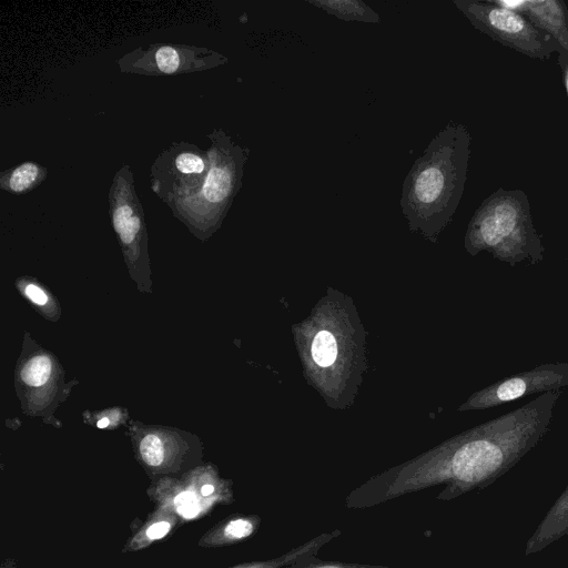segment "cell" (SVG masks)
Wrapping results in <instances>:
<instances>
[{
	"label": "cell",
	"mask_w": 568,
	"mask_h": 568,
	"mask_svg": "<svg viewBox=\"0 0 568 568\" xmlns=\"http://www.w3.org/2000/svg\"><path fill=\"white\" fill-rule=\"evenodd\" d=\"M560 395V390L542 393L471 429L426 464L406 466L366 481L346 496L345 506L369 508L438 484H446L438 500H452L489 486L541 440Z\"/></svg>",
	"instance_id": "obj_1"
},
{
	"label": "cell",
	"mask_w": 568,
	"mask_h": 568,
	"mask_svg": "<svg viewBox=\"0 0 568 568\" xmlns=\"http://www.w3.org/2000/svg\"><path fill=\"white\" fill-rule=\"evenodd\" d=\"M471 135L449 122L414 162L403 182L400 207L412 229L437 233L447 225L463 197Z\"/></svg>",
	"instance_id": "obj_2"
},
{
	"label": "cell",
	"mask_w": 568,
	"mask_h": 568,
	"mask_svg": "<svg viewBox=\"0 0 568 568\" xmlns=\"http://www.w3.org/2000/svg\"><path fill=\"white\" fill-rule=\"evenodd\" d=\"M465 245L473 255L486 251L511 266L541 262L545 247L527 194L499 187L487 196L469 221Z\"/></svg>",
	"instance_id": "obj_3"
},
{
	"label": "cell",
	"mask_w": 568,
	"mask_h": 568,
	"mask_svg": "<svg viewBox=\"0 0 568 568\" xmlns=\"http://www.w3.org/2000/svg\"><path fill=\"white\" fill-rule=\"evenodd\" d=\"M206 139L210 141L206 149L210 166L202 186L195 193L166 204L173 215L202 240L221 226L242 187L250 154V149L235 143L223 129H214Z\"/></svg>",
	"instance_id": "obj_4"
},
{
	"label": "cell",
	"mask_w": 568,
	"mask_h": 568,
	"mask_svg": "<svg viewBox=\"0 0 568 568\" xmlns=\"http://www.w3.org/2000/svg\"><path fill=\"white\" fill-rule=\"evenodd\" d=\"M470 24L500 44L531 59L546 61L560 48L521 13L496 1L454 0Z\"/></svg>",
	"instance_id": "obj_5"
},
{
	"label": "cell",
	"mask_w": 568,
	"mask_h": 568,
	"mask_svg": "<svg viewBox=\"0 0 568 568\" xmlns=\"http://www.w3.org/2000/svg\"><path fill=\"white\" fill-rule=\"evenodd\" d=\"M209 166L206 150L186 141L172 142L151 165V190L165 204L189 196L202 186Z\"/></svg>",
	"instance_id": "obj_6"
},
{
	"label": "cell",
	"mask_w": 568,
	"mask_h": 568,
	"mask_svg": "<svg viewBox=\"0 0 568 568\" xmlns=\"http://www.w3.org/2000/svg\"><path fill=\"white\" fill-rule=\"evenodd\" d=\"M227 63V58L205 47L153 43L139 47L116 60L121 72L141 75H176L205 71Z\"/></svg>",
	"instance_id": "obj_7"
},
{
	"label": "cell",
	"mask_w": 568,
	"mask_h": 568,
	"mask_svg": "<svg viewBox=\"0 0 568 568\" xmlns=\"http://www.w3.org/2000/svg\"><path fill=\"white\" fill-rule=\"evenodd\" d=\"M109 215L123 254L132 265H148V234L144 212L129 164L114 174L108 194Z\"/></svg>",
	"instance_id": "obj_8"
},
{
	"label": "cell",
	"mask_w": 568,
	"mask_h": 568,
	"mask_svg": "<svg viewBox=\"0 0 568 568\" xmlns=\"http://www.w3.org/2000/svg\"><path fill=\"white\" fill-rule=\"evenodd\" d=\"M568 386V363L542 364L503 378L475 393L465 408L485 409Z\"/></svg>",
	"instance_id": "obj_9"
},
{
	"label": "cell",
	"mask_w": 568,
	"mask_h": 568,
	"mask_svg": "<svg viewBox=\"0 0 568 568\" xmlns=\"http://www.w3.org/2000/svg\"><path fill=\"white\" fill-rule=\"evenodd\" d=\"M140 463L153 480L181 477L200 464V453L189 444L155 433L144 435L136 446Z\"/></svg>",
	"instance_id": "obj_10"
},
{
	"label": "cell",
	"mask_w": 568,
	"mask_h": 568,
	"mask_svg": "<svg viewBox=\"0 0 568 568\" xmlns=\"http://www.w3.org/2000/svg\"><path fill=\"white\" fill-rule=\"evenodd\" d=\"M525 16L568 53V8L562 0L496 1Z\"/></svg>",
	"instance_id": "obj_11"
},
{
	"label": "cell",
	"mask_w": 568,
	"mask_h": 568,
	"mask_svg": "<svg viewBox=\"0 0 568 568\" xmlns=\"http://www.w3.org/2000/svg\"><path fill=\"white\" fill-rule=\"evenodd\" d=\"M146 494L154 507H163L178 515L183 523L196 520L207 514L197 496L181 477H159L152 480Z\"/></svg>",
	"instance_id": "obj_12"
},
{
	"label": "cell",
	"mask_w": 568,
	"mask_h": 568,
	"mask_svg": "<svg viewBox=\"0 0 568 568\" xmlns=\"http://www.w3.org/2000/svg\"><path fill=\"white\" fill-rule=\"evenodd\" d=\"M181 478L197 496L207 514L219 506H229L234 501L232 483L221 478L211 467L197 466Z\"/></svg>",
	"instance_id": "obj_13"
},
{
	"label": "cell",
	"mask_w": 568,
	"mask_h": 568,
	"mask_svg": "<svg viewBox=\"0 0 568 568\" xmlns=\"http://www.w3.org/2000/svg\"><path fill=\"white\" fill-rule=\"evenodd\" d=\"M261 526L257 515L232 514L207 529L197 541L202 548L229 547L252 537Z\"/></svg>",
	"instance_id": "obj_14"
},
{
	"label": "cell",
	"mask_w": 568,
	"mask_h": 568,
	"mask_svg": "<svg viewBox=\"0 0 568 568\" xmlns=\"http://www.w3.org/2000/svg\"><path fill=\"white\" fill-rule=\"evenodd\" d=\"M183 520L169 509L154 507L145 520L132 532L122 548V552H134L170 536Z\"/></svg>",
	"instance_id": "obj_15"
},
{
	"label": "cell",
	"mask_w": 568,
	"mask_h": 568,
	"mask_svg": "<svg viewBox=\"0 0 568 568\" xmlns=\"http://www.w3.org/2000/svg\"><path fill=\"white\" fill-rule=\"evenodd\" d=\"M565 535H568V486L528 539L525 555L538 552Z\"/></svg>",
	"instance_id": "obj_16"
},
{
	"label": "cell",
	"mask_w": 568,
	"mask_h": 568,
	"mask_svg": "<svg viewBox=\"0 0 568 568\" xmlns=\"http://www.w3.org/2000/svg\"><path fill=\"white\" fill-rule=\"evenodd\" d=\"M48 176V169L34 161H24L0 173V189L21 195L37 189Z\"/></svg>",
	"instance_id": "obj_17"
},
{
	"label": "cell",
	"mask_w": 568,
	"mask_h": 568,
	"mask_svg": "<svg viewBox=\"0 0 568 568\" xmlns=\"http://www.w3.org/2000/svg\"><path fill=\"white\" fill-rule=\"evenodd\" d=\"M341 535L342 531L339 529L322 532L314 538L290 549L278 557L266 560L243 562L230 568H284L296 560L317 555L324 545L331 542L335 538H338Z\"/></svg>",
	"instance_id": "obj_18"
},
{
	"label": "cell",
	"mask_w": 568,
	"mask_h": 568,
	"mask_svg": "<svg viewBox=\"0 0 568 568\" xmlns=\"http://www.w3.org/2000/svg\"><path fill=\"white\" fill-rule=\"evenodd\" d=\"M306 2L344 21L379 22L378 13L361 0H307Z\"/></svg>",
	"instance_id": "obj_19"
},
{
	"label": "cell",
	"mask_w": 568,
	"mask_h": 568,
	"mask_svg": "<svg viewBox=\"0 0 568 568\" xmlns=\"http://www.w3.org/2000/svg\"><path fill=\"white\" fill-rule=\"evenodd\" d=\"M337 355V345L334 336L326 331L320 332L312 344V356L315 363L322 367L334 363Z\"/></svg>",
	"instance_id": "obj_20"
},
{
	"label": "cell",
	"mask_w": 568,
	"mask_h": 568,
	"mask_svg": "<svg viewBox=\"0 0 568 568\" xmlns=\"http://www.w3.org/2000/svg\"><path fill=\"white\" fill-rule=\"evenodd\" d=\"M52 364L49 357L39 355L31 358L22 369V379L30 386H41L49 379Z\"/></svg>",
	"instance_id": "obj_21"
},
{
	"label": "cell",
	"mask_w": 568,
	"mask_h": 568,
	"mask_svg": "<svg viewBox=\"0 0 568 568\" xmlns=\"http://www.w3.org/2000/svg\"><path fill=\"white\" fill-rule=\"evenodd\" d=\"M284 568H389L384 565L344 562L317 558L316 555L296 560Z\"/></svg>",
	"instance_id": "obj_22"
},
{
	"label": "cell",
	"mask_w": 568,
	"mask_h": 568,
	"mask_svg": "<svg viewBox=\"0 0 568 568\" xmlns=\"http://www.w3.org/2000/svg\"><path fill=\"white\" fill-rule=\"evenodd\" d=\"M24 293L37 305H44L48 302L47 294L33 284L27 285Z\"/></svg>",
	"instance_id": "obj_23"
},
{
	"label": "cell",
	"mask_w": 568,
	"mask_h": 568,
	"mask_svg": "<svg viewBox=\"0 0 568 568\" xmlns=\"http://www.w3.org/2000/svg\"><path fill=\"white\" fill-rule=\"evenodd\" d=\"M558 65L560 67L564 84L568 95V53L561 49L558 52Z\"/></svg>",
	"instance_id": "obj_24"
},
{
	"label": "cell",
	"mask_w": 568,
	"mask_h": 568,
	"mask_svg": "<svg viewBox=\"0 0 568 568\" xmlns=\"http://www.w3.org/2000/svg\"><path fill=\"white\" fill-rule=\"evenodd\" d=\"M0 568H19V566L17 565V562L13 559L7 558L1 562Z\"/></svg>",
	"instance_id": "obj_25"
},
{
	"label": "cell",
	"mask_w": 568,
	"mask_h": 568,
	"mask_svg": "<svg viewBox=\"0 0 568 568\" xmlns=\"http://www.w3.org/2000/svg\"><path fill=\"white\" fill-rule=\"evenodd\" d=\"M108 425H109L108 418H102V419L98 420V423H97V426L99 428H105Z\"/></svg>",
	"instance_id": "obj_26"
}]
</instances>
